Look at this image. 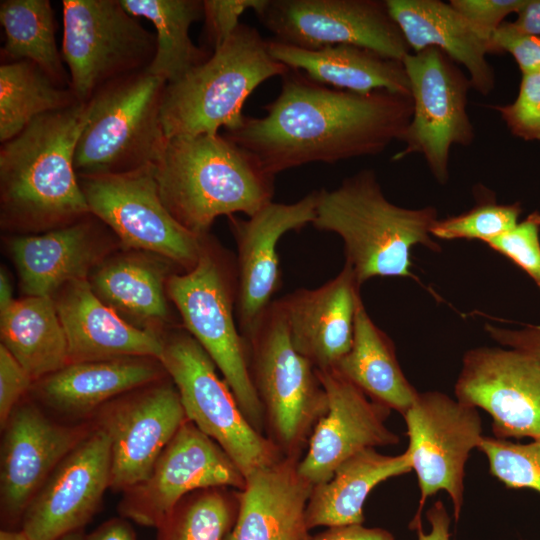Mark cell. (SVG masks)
Returning a JSON list of instances; mask_svg holds the SVG:
<instances>
[{
  "label": "cell",
  "instance_id": "cell-35",
  "mask_svg": "<svg viewBox=\"0 0 540 540\" xmlns=\"http://www.w3.org/2000/svg\"><path fill=\"white\" fill-rule=\"evenodd\" d=\"M0 22L7 61H29L57 84L69 83L55 40V18L48 0H3ZM65 87V86H64Z\"/></svg>",
  "mask_w": 540,
  "mask_h": 540
},
{
  "label": "cell",
  "instance_id": "cell-46",
  "mask_svg": "<svg viewBox=\"0 0 540 540\" xmlns=\"http://www.w3.org/2000/svg\"><path fill=\"white\" fill-rule=\"evenodd\" d=\"M311 540H395V538L386 529L353 524L328 527L312 536Z\"/></svg>",
  "mask_w": 540,
  "mask_h": 540
},
{
  "label": "cell",
  "instance_id": "cell-34",
  "mask_svg": "<svg viewBox=\"0 0 540 540\" xmlns=\"http://www.w3.org/2000/svg\"><path fill=\"white\" fill-rule=\"evenodd\" d=\"M78 102L71 88L57 84L29 61L0 66V141L21 133L35 119Z\"/></svg>",
  "mask_w": 540,
  "mask_h": 540
},
{
  "label": "cell",
  "instance_id": "cell-49",
  "mask_svg": "<svg viewBox=\"0 0 540 540\" xmlns=\"http://www.w3.org/2000/svg\"><path fill=\"white\" fill-rule=\"evenodd\" d=\"M514 24L522 31L540 36V0H526Z\"/></svg>",
  "mask_w": 540,
  "mask_h": 540
},
{
  "label": "cell",
  "instance_id": "cell-18",
  "mask_svg": "<svg viewBox=\"0 0 540 540\" xmlns=\"http://www.w3.org/2000/svg\"><path fill=\"white\" fill-rule=\"evenodd\" d=\"M93 426L91 421L67 424L52 419L33 401L15 407L1 429L0 502L6 522L21 521L52 471Z\"/></svg>",
  "mask_w": 540,
  "mask_h": 540
},
{
  "label": "cell",
  "instance_id": "cell-38",
  "mask_svg": "<svg viewBox=\"0 0 540 540\" xmlns=\"http://www.w3.org/2000/svg\"><path fill=\"white\" fill-rule=\"evenodd\" d=\"M477 449L487 458L490 474L506 488L540 493V441L522 444L483 436Z\"/></svg>",
  "mask_w": 540,
  "mask_h": 540
},
{
  "label": "cell",
  "instance_id": "cell-39",
  "mask_svg": "<svg viewBox=\"0 0 540 540\" xmlns=\"http://www.w3.org/2000/svg\"><path fill=\"white\" fill-rule=\"evenodd\" d=\"M539 233L540 212L533 211L512 229L485 244L520 267L540 289Z\"/></svg>",
  "mask_w": 540,
  "mask_h": 540
},
{
  "label": "cell",
  "instance_id": "cell-45",
  "mask_svg": "<svg viewBox=\"0 0 540 540\" xmlns=\"http://www.w3.org/2000/svg\"><path fill=\"white\" fill-rule=\"evenodd\" d=\"M484 329L503 347L527 353L540 362V325L526 324L520 328H507L487 323Z\"/></svg>",
  "mask_w": 540,
  "mask_h": 540
},
{
  "label": "cell",
  "instance_id": "cell-14",
  "mask_svg": "<svg viewBox=\"0 0 540 540\" xmlns=\"http://www.w3.org/2000/svg\"><path fill=\"white\" fill-rule=\"evenodd\" d=\"M256 14L276 41L295 47L353 45L401 62L411 53L386 0H267Z\"/></svg>",
  "mask_w": 540,
  "mask_h": 540
},
{
  "label": "cell",
  "instance_id": "cell-42",
  "mask_svg": "<svg viewBox=\"0 0 540 540\" xmlns=\"http://www.w3.org/2000/svg\"><path fill=\"white\" fill-rule=\"evenodd\" d=\"M491 53H509L521 74L540 71V36L522 31L514 22L504 21L492 35Z\"/></svg>",
  "mask_w": 540,
  "mask_h": 540
},
{
  "label": "cell",
  "instance_id": "cell-31",
  "mask_svg": "<svg viewBox=\"0 0 540 540\" xmlns=\"http://www.w3.org/2000/svg\"><path fill=\"white\" fill-rule=\"evenodd\" d=\"M331 370L402 416L419 393L402 371L392 340L374 323L362 300L356 311L351 348Z\"/></svg>",
  "mask_w": 540,
  "mask_h": 540
},
{
  "label": "cell",
  "instance_id": "cell-11",
  "mask_svg": "<svg viewBox=\"0 0 540 540\" xmlns=\"http://www.w3.org/2000/svg\"><path fill=\"white\" fill-rule=\"evenodd\" d=\"M90 213L132 250L160 256L185 271L198 262L205 237L181 225L163 204L154 166L116 174L78 175Z\"/></svg>",
  "mask_w": 540,
  "mask_h": 540
},
{
  "label": "cell",
  "instance_id": "cell-13",
  "mask_svg": "<svg viewBox=\"0 0 540 540\" xmlns=\"http://www.w3.org/2000/svg\"><path fill=\"white\" fill-rule=\"evenodd\" d=\"M409 439L405 450L420 489L417 512L410 528L421 525L423 506L438 491L449 495L456 520L464 502L465 466L483 437L477 408L440 391L418 393L403 415Z\"/></svg>",
  "mask_w": 540,
  "mask_h": 540
},
{
  "label": "cell",
  "instance_id": "cell-16",
  "mask_svg": "<svg viewBox=\"0 0 540 540\" xmlns=\"http://www.w3.org/2000/svg\"><path fill=\"white\" fill-rule=\"evenodd\" d=\"M92 417L110 439V488L122 492L149 476L187 420L178 390L166 378L115 398Z\"/></svg>",
  "mask_w": 540,
  "mask_h": 540
},
{
  "label": "cell",
  "instance_id": "cell-25",
  "mask_svg": "<svg viewBox=\"0 0 540 540\" xmlns=\"http://www.w3.org/2000/svg\"><path fill=\"white\" fill-rule=\"evenodd\" d=\"M168 376L158 359L128 357L69 363L33 383L38 401L71 420L86 418L128 392Z\"/></svg>",
  "mask_w": 540,
  "mask_h": 540
},
{
  "label": "cell",
  "instance_id": "cell-36",
  "mask_svg": "<svg viewBox=\"0 0 540 540\" xmlns=\"http://www.w3.org/2000/svg\"><path fill=\"white\" fill-rule=\"evenodd\" d=\"M238 507V490L232 488L192 492L157 528V540H225L236 522Z\"/></svg>",
  "mask_w": 540,
  "mask_h": 540
},
{
  "label": "cell",
  "instance_id": "cell-44",
  "mask_svg": "<svg viewBox=\"0 0 540 540\" xmlns=\"http://www.w3.org/2000/svg\"><path fill=\"white\" fill-rule=\"evenodd\" d=\"M33 380L7 350L0 345V426H5L21 398L33 386Z\"/></svg>",
  "mask_w": 540,
  "mask_h": 540
},
{
  "label": "cell",
  "instance_id": "cell-41",
  "mask_svg": "<svg viewBox=\"0 0 540 540\" xmlns=\"http://www.w3.org/2000/svg\"><path fill=\"white\" fill-rule=\"evenodd\" d=\"M267 0H205L203 17L208 42L213 51L220 47L239 26L246 10L259 12Z\"/></svg>",
  "mask_w": 540,
  "mask_h": 540
},
{
  "label": "cell",
  "instance_id": "cell-7",
  "mask_svg": "<svg viewBox=\"0 0 540 540\" xmlns=\"http://www.w3.org/2000/svg\"><path fill=\"white\" fill-rule=\"evenodd\" d=\"M244 338L267 437L284 456L301 458L328 401L315 367L291 342L280 299L269 305Z\"/></svg>",
  "mask_w": 540,
  "mask_h": 540
},
{
  "label": "cell",
  "instance_id": "cell-51",
  "mask_svg": "<svg viewBox=\"0 0 540 540\" xmlns=\"http://www.w3.org/2000/svg\"><path fill=\"white\" fill-rule=\"evenodd\" d=\"M0 540H29L26 535L20 530L3 529L0 532Z\"/></svg>",
  "mask_w": 540,
  "mask_h": 540
},
{
  "label": "cell",
  "instance_id": "cell-10",
  "mask_svg": "<svg viewBox=\"0 0 540 540\" xmlns=\"http://www.w3.org/2000/svg\"><path fill=\"white\" fill-rule=\"evenodd\" d=\"M62 12V58L78 101L88 102L103 86L151 63L155 35L120 0H63Z\"/></svg>",
  "mask_w": 540,
  "mask_h": 540
},
{
  "label": "cell",
  "instance_id": "cell-17",
  "mask_svg": "<svg viewBox=\"0 0 540 540\" xmlns=\"http://www.w3.org/2000/svg\"><path fill=\"white\" fill-rule=\"evenodd\" d=\"M454 394L491 416L495 438L540 441V362L531 355L507 347L469 349Z\"/></svg>",
  "mask_w": 540,
  "mask_h": 540
},
{
  "label": "cell",
  "instance_id": "cell-48",
  "mask_svg": "<svg viewBox=\"0 0 540 540\" xmlns=\"http://www.w3.org/2000/svg\"><path fill=\"white\" fill-rule=\"evenodd\" d=\"M87 540H136V537L126 520L113 518L87 535Z\"/></svg>",
  "mask_w": 540,
  "mask_h": 540
},
{
  "label": "cell",
  "instance_id": "cell-2",
  "mask_svg": "<svg viewBox=\"0 0 540 540\" xmlns=\"http://www.w3.org/2000/svg\"><path fill=\"white\" fill-rule=\"evenodd\" d=\"M89 102L31 122L0 149L1 222L19 231L53 230L90 213L74 166Z\"/></svg>",
  "mask_w": 540,
  "mask_h": 540
},
{
  "label": "cell",
  "instance_id": "cell-22",
  "mask_svg": "<svg viewBox=\"0 0 540 540\" xmlns=\"http://www.w3.org/2000/svg\"><path fill=\"white\" fill-rule=\"evenodd\" d=\"M361 300L360 286L346 262L323 285L300 288L280 298L291 342L316 370L334 369L349 352Z\"/></svg>",
  "mask_w": 540,
  "mask_h": 540
},
{
  "label": "cell",
  "instance_id": "cell-27",
  "mask_svg": "<svg viewBox=\"0 0 540 540\" xmlns=\"http://www.w3.org/2000/svg\"><path fill=\"white\" fill-rule=\"evenodd\" d=\"M411 52L435 47L465 68L472 89L489 95L496 75L487 55L490 42L482 38L448 2L441 0H386Z\"/></svg>",
  "mask_w": 540,
  "mask_h": 540
},
{
  "label": "cell",
  "instance_id": "cell-30",
  "mask_svg": "<svg viewBox=\"0 0 540 540\" xmlns=\"http://www.w3.org/2000/svg\"><path fill=\"white\" fill-rule=\"evenodd\" d=\"M411 470L406 452L391 456L369 448L355 454L327 482L313 487L306 507L308 528L363 524V506L370 492Z\"/></svg>",
  "mask_w": 540,
  "mask_h": 540
},
{
  "label": "cell",
  "instance_id": "cell-47",
  "mask_svg": "<svg viewBox=\"0 0 540 540\" xmlns=\"http://www.w3.org/2000/svg\"><path fill=\"white\" fill-rule=\"evenodd\" d=\"M426 518L431 526V530L426 533L422 529V524L415 530L418 540H450L451 518L446 511L442 501H436L426 512Z\"/></svg>",
  "mask_w": 540,
  "mask_h": 540
},
{
  "label": "cell",
  "instance_id": "cell-9",
  "mask_svg": "<svg viewBox=\"0 0 540 540\" xmlns=\"http://www.w3.org/2000/svg\"><path fill=\"white\" fill-rule=\"evenodd\" d=\"M160 362L178 390L187 419L231 457L245 478L284 457L249 423L213 360L188 332L164 339Z\"/></svg>",
  "mask_w": 540,
  "mask_h": 540
},
{
  "label": "cell",
  "instance_id": "cell-26",
  "mask_svg": "<svg viewBox=\"0 0 540 540\" xmlns=\"http://www.w3.org/2000/svg\"><path fill=\"white\" fill-rule=\"evenodd\" d=\"M9 244L26 296L53 297L67 283L88 279L107 252L86 217L42 234L14 237Z\"/></svg>",
  "mask_w": 540,
  "mask_h": 540
},
{
  "label": "cell",
  "instance_id": "cell-52",
  "mask_svg": "<svg viewBox=\"0 0 540 540\" xmlns=\"http://www.w3.org/2000/svg\"><path fill=\"white\" fill-rule=\"evenodd\" d=\"M55 540H87V536L83 532L82 529L74 530L71 532H68L60 537H58Z\"/></svg>",
  "mask_w": 540,
  "mask_h": 540
},
{
  "label": "cell",
  "instance_id": "cell-12",
  "mask_svg": "<svg viewBox=\"0 0 540 540\" xmlns=\"http://www.w3.org/2000/svg\"><path fill=\"white\" fill-rule=\"evenodd\" d=\"M413 114L400 142L404 148L393 161L421 155L439 184L449 181L453 145L470 146L475 129L467 112L468 76L445 53L435 47L411 52L403 59Z\"/></svg>",
  "mask_w": 540,
  "mask_h": 540
},
{
  "label": "cell",
  "instance_id": "cell-37",
  "mask_svg": "<svg viewBox=\"0 0 540 540\" xmlns=\"http://www.w3.org/2000/svg\"><path fill=\"white\" fill-rule=\"evenodd\" d=\"M521 213L519 202L500 204L493 197L484 198L466 212L437 219L431 235L442 240H481L486 243L512 229L519 222Z\"/></svg>",
  "mask_w": 540,
  "mask_h": 540
},
{
  "label": "cell",
  "instance_id": "cell-4",
  "mask_svg": "<svg viewBox=\"0 0 540 540\" xmlns=\"http://www.w3.org/2000/svg\"><path fill=\"white\" fill-rule=\"evenodd\" d=\"M317 192L312 225L342 239L345 262L360 287L375 277L413 278L410 255L414 246L440 252L431 235L438 219L436 208L411 209L390 202L371 169Z\"/></svg>",
  "mask_w": 540,
  "mask_h": 540
},
{
  "label": "cell",
  "instance_id": "cell-8",
  "mask_svg": "<svg viewBox=\"0 0 540 540\" xmlns=\"http://www.w3.org/2000/svg\"><path fill=\"white\" fill-rule=\"evenodd\" d=\"M166 85L144 70L112 81L93 95L75 148L78 175L123 173L156 162L168 140L161 122Z\"/></svg>",
  "mask_w": 540,
  "mask_h": 540
},
{
  "label": "cell",
  "instance_id": "cell-23",
  "mask_svg": "<svg viewBox=\"0 0 540 540\" xmlns=\"http://www.w3.org/2000/svg\"><path fill=\"white\" fill-rule=\"evenodd\" d=\"M53 298L68 342L69 363L128 357L160 361L164 338L123 319L94 293L88 279L67 283Z\"/></svg>",
  "mask_w": 540,
  "mask_h": 540
},
{
  "label": "cell",
  "instance_id": "cell-33",
  "mask_svg": "<svg viewBox=\"0 0 540 540\" xmlns=\"http://www.w3.org/2000/svg\"><path fill=\"white\" fill-rule=\"evenodd\" d=\"M124 9L134 17H142L156 30V49L145 69L150 75L167 84L183 77L206 61V52L190 38L191 25L203 17V1L199 0H120Z\"/></svg>",
  "mask_w": 540,
  "mask_h": 540
},
{
  "label": "cell",
  "instance_id": "cell-5",
  "mask_svg": "<svg viewBox=\"0 0 540 540\" xmlns=\"http://www.w3.org/2000/svg\"><path fill=\"white\" fill-rule=\"evenodd\" d=\"M290 68L273 58L268 41L240 23L211 57L166 85L161 122L168 139L218 134L238 127L248 96L264 81Z\"/></svg>",
  "mask_w": 540,
  "mask_h": 540
},
{
  "label": "cell",
  "instance_id": "cell-21",
  "mask_svg": "<svg viewBox=\"0 0 540 540\" xmlns=\"http://www.w3.org/2000/svg\"><path fill=\"white\" fill-rule=\"evenodd\" d=\"M317 190L294 203L271 202L248 219L230 217L236 245V319L244 336L281 287L278 243L284 234L313 222Z\"/></svg>",
  "mask_w": 540,
  "mask_h": 540
},
{
  "label": "cell",
  "instance_id": "cell-50",
  "mask_svg": "<svg viewBox=\"0 0 540 540\" xmlns=\"http://www.w3.org/2000/svg\"><path fill=\"white\" fill-rule=\"evenodd\" d=\"M13 300L11 282L6 271L2 268L0 273V310L8 307Z\"/></svg>",
  "mask_w": 540,
  "mask_h": 540
},
{
  "label": "cell",
  "instance_id": "cell-28",
  "mask_svg": "<svg viewBox=\"0 0 540 540\" xmlns=\"http://www.w3.org/2000/svg\"><path fill=\"white\" fill-rule=\"evenodd\" d=\"M268 48L273 58L288 68L302 70L312 80L335 89L411 95L403 62L365 48L336 45L310 50L276 40L268 41Z\"/></svg>",
  "mask_w": 540,
  "mask_h": 540
},
{
  "label": "cell",
  "instance_id": "cell-6",
  "mask_svg": "<svg viewBox=\"0 0 540 540\" xmlns=\"http://www.w3.org/2000/svg\"><path fill=\"white\" fill-rule=\"evenodd\" d=\"M167 294L187 332L220 370L249 423L264 433V412L252 383L247 344L236 319V261L207 235L197 264L171 274Z\"/></svg>",
  "mask_w": 540,
  "mask_h": 540
},
{
  "label": "cell",
  "instance_id": "cell-43",
  "mask_svg": "<svg viewBox=\"0 0 540 540\" xmlns=\"http://www.w3.org/2000/svg\"><path fill=\"white\" fill-rule=\"evenodd\" d=\"M526 0H450L472 28L485 40H491L505 18L517 13Z\"/></svg>",
  "mask_w": 540,
  "mask_h": 540
},
{
  "label": "cell",
  "instance_id": "cell-32",
  "mask_svg": "<svg viewBox=\"0 0 540 540\" xmlns=\"http://www.w3.org/2000/svg\"><path fill=\"white\" fill-rule=\"evenodd\" d=\"M1 344L36 382L69 364L68 342L52 296H26L0 310Z\"/></svg>",
  "mask_w": 540,
  "mask_h": 540
},
{
  "label": "cell",
  "instance_id": "cell-19",
  "mask_svg": "<svg viewBox=\"0 0 540 540\" xmlns=\"http://www.w3.org/2000/svg\"><path fill=\"white\" fill-rule=\"evenodd\" d=\"M110 477V439L94 425L34 495L21 518V531L29 540H55L82 529L110 488Z\"/></svg>",
  "mask_w": 540,
  "mask_h": 540
},
{
  "label": "cell",
  "instance_id": "cell-20",
  "mask_svg": "<svg viewBox=\"0 0 540 540\" xmlns=\"http://www.w3.org/2000/svg\"><path fill=\"white\" fill-rule=\"evenodd\" d=\"M316 371L328 408L298 462L299 473L313 486L327 482L355 454L400 442L399 436L386 426L391 409L370 399L335 370Z\"/></svg>",
  "mask_w": 540,
  "mask_h": 540
},
{
  "label": "cell",
  "instance_id": "cell-15",
  "mask_svg": "<svg viewBox=\"0 0 540 540\" xmlns=\"http://www.w3.org/2000/svg\"><path fill=\"white\" fill-rule=\"evenodd\" d=\"M246 478L231 457L188 419L162 451L149 476L124 491L123 518L158 528L178 502L207 488L242 490Z\"/></svg>",
  "mask_w": 540,
  "mask_h": 540
},
{
  "label": "cell",
  "instance_id": "cell-24",
  "mask_svg": "<svg viewBox=\"0 0 540 540\" xmlns=\"http://www.w3.org/2000/svg\"><path fill=\"white\" fill-rule=\"evenodd\" d=\"M284 456L246 477L236 522L225 540H311L306 507L313 485Z\"/></svg>",
  "mask_w": 540,
  "mask_h": 540
},
{
  "label": "cell",
  "instance_id": "cell-29",
  "mask_svg": "<svg viewBox=\"0 0 540 540\" xmlns=\"http://www.w3.org/2000/svg\"><path fill=\"white\" fill-rule=\"evenodd\" d=\"M137 251L104 259L90 274L94 293L132 325L152 330L168 320V261ZM169 262V261H168Z\"/></svg>",
  "mask_w": 540,
  "mask_h": 540
},
{
  "label": "cell",
  "instance_id": "cell-40",
  "mask_svg": "<svg viewBox=\"0 0 540 540\" xmlns=\"http://www.w3.org/2000/svg\"><path fill=\"white\" fill-rule=\"evenodd\" d=\"M521 75L515 100L492 108L500 114L513 136L540 142V71Z\"/></svg>",
  "mask_w": 540,
  "mask_h": 540
},
{
  "label": "cell",
  "instance_id": "cell-1",
  "mask_svg": "<svg viewBox=\"0 0 540 540\" xmlns=\"http://www.w3.org/2000/svg\"><path fill=\"white\" fill-rule=\"evenodd\" d=\"M263 117L244 116L224 133L270 175L305 164L376 156L400 141L412 114L411 95L361 94L328 88L299 70L282 76Z\"/></svg>",
  "mask_w": 540,
  "mask_h": 540
},
{
  "label": "cell",
  "instance_id": "cell-3",
  "mask_svg": "<svg viewBox=\"0 0 540 540\" xmlns=\"http://www.w3.org/2000/svg\"><path fill=\"white\" fill-rule=\"evenodd\" d=\"M153 166L165 207L200 236L217 217H251L273 199L275 176L219 133L170 138Z\"/></svg>",
  "mask_w": 540,
  "mask_h": 540
}]
</instances>
